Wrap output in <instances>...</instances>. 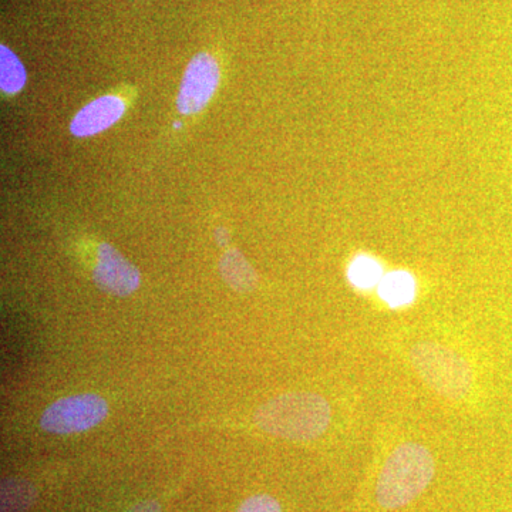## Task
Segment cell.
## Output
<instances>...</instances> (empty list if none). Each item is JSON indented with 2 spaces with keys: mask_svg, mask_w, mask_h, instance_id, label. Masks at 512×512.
Returning <instances> with one entry per match:
<instances>
[{
  "mask_svg": "<svg viewBox=\"0 0 512 512\" xmlns=\"http://www.w3.org/2000/svg\"><path fill=\"white\" fill-rule=\"evenodd\" d=\"M330 406L320 394H281L262 404L255 413L259 429L281 439L305 441L322 436L329 427Z\"/></svg>",
  "mask_w": 512,
  "mask_h": 512,
  "instance_id": "6da1fadb",
  "label": "cell"
},
{
  "mask_svg": "<svg viewBox=\"0 0 512 512\" xmlns=\"http://www.w3.org/2000/svg\"><path fill=\"white\" fill-rule=\"evenodd\" d=\"M436 464L419 443L400 444L387 457L377 477L376 500L384 510H399L424 493L433 481Z\"/></svg>",
  "mask_w": 512,
  "mask_h": 512,
  "instance_id": "7a4b0ae2",
  "label": "cell"
},
{
  "mask_svg": "<svg viewBox=\"0 0 512 512\" xmlns=\"http://www.w3.org/2000/svg\"><path fill=\"white\" fill-rule=\"evenodd\" d=\"M410 360L424 383L447 399L460 400L473 386V372L454 350L423 342L410 350Z\"/></svg>",
  "mask_w": 512,
  "mask_h": 512,
  "instance_id": "3957f363",
  "label": "cell"
},
{
  "mask_svg": "<svg viewBox=\"0 0 512 512\" xmlns=\"http://www.w3.org/2000/svg\"><path fill=\"white\" fill-rule=\"evenodd\" d=\"M107 414L109 406L99 394H76L47 407L40 419V427L53 434L82 433L100 424Z\"/></svg>",
  "mask_w": 512,
  "mask_h": 512,
  "instance_id": "277c9868",
  "label": "cell"
},
{
  "mask_svg": "<svg viewBox=\"0 0 512 512\" xmlns=\"http://www.w3.org/2000/svg\"><path fill=\"white\" fill-rule=\"evenodd\" d=\"M221 82V67L211 53L195 55L185 69L177 97V109L183 116H194L208 106Z\"/></svg>",
  "mask_w": 512,
  "mask_h": 512,
  "instance_id": "5b68a950",
  "label": "cell"
},
{
  "mask_svg": "<svg viewBox=\"0 0 512 512\" xmlns=\"http://www.w3.org/2000/svg\"><path fill=\"white\" fill-rule=\"evenodd\" d=\"M96 256L93 279L101 291L114 296H128L137 291L140 272L116 248L103 242L97 247Z\"/></svg>",
  "mask_w": 512,
  "mask_h": 512,
  "instance_id": "8992f818",
  "label": "cell"
},
{
  "mask_svg": "<svg viewBox=\"0 0 512 512\" xmlns=\"http://www.w3.org/2000/svg\"><path fill=\"white\" fill-rule=\"evenodd\" d=\"M126 101L116 94H106L84 106L70 124V133L77 138L97 136L113 127L126 113Z\"/></svg>",
  "mask_w": 512,
  "mask_h": 512,
  "instance_id": "52a82bcc",
  "label": "cell"
},
{
  "mask_svg": "<svg viewBox=\"0 0 512 512\" xmlns=\"http://www.w3.org/2000/svg\"><path fill=\"white\" fill-rule=\"evenodd\" d=\"M222 278L234 291L245 293L254 291L258 285V275L238 249H229L221 258Z\"/></svg>",
  "mask_w": 512,
  "mask_h": 512,
  "instance_id": "ba28073f",
  "label": "cell"
},
{
  "mask_svg": "<svg viewBox=\"0 0 512 512\" xmlns=\"http://www.w3.org/2000/svg\"><path fill=\"white\" fill-rule=\"evenodd\" d=\"M380 298L392 308L410 305L416 298L417 284L414 276L406 271H393L384 274L377 286Z\"/></svg>",
  "mask_w": 512,
  "mask_h": 512,
  "instance_id": "9c48e42d",
  "label": "cell"
},
{
  "mask_svg": "<svg viewBox=\"0 0 512 512\" xmlns=\"http://www.w3.org/2000/svg\"><path fill=\"white\" fill-rule=\"evenodd\" d=\"M36 500V490L23 478H5L0 487V512H26Z\"/></svg>",
  "mask_w": 512,
  "mask_h": 512,
  "instance_id": "30bf717a",
  "label": "cell"
},
{
  "mask_svg": "<svg viewBox=\"0 0 512 512\" xmlns=\"http://www.w3.org/2000/svg\"><path fill=\"white\" fill-rule=\"evenodd\" d=\"M28 73L18 56L8 46L0 45V89L8 96L22 92Z\"/></svg>",
  "mask_w": 512,
  "mask_h": 512,
  "instance_id": "8fae6325",
  "label": "cell"
},
{
  "mask_svg": "<svg viewBox=\"0 0 512 512\" xmlns=\"http://www.w3.org/2000/svg\"><path fill=\"white\" fill-rule=\"evenodd\" d=\"M383 266L377 259L369 255H357L348 268V278L350 284L362 291L379 286L383 279Z\"/></svg>",
  "mask_w": 512,
  "mask_h": 512,
  "instance_id": "7c38bea8",
  "label": "cell"
},
{
  "mask_svg": "<svg viewBox=\"0 0 512 512\" xmlns=\"http://www.w3.org/2000/svg\"><path fill=\"white\" fill-rule=\"evenodd\" d=\"M237 512H282V505L268 494H256L239 505Z\"/></svg>",
  "mask_w": 512,
  "mask_h": 512,
  "instance_id": "4fadbf2b",
  "label": "cell"
},
{
  "mask_svg": "<svg viewBox=\"0 0 512 512\" xmlns=\"http://www.w3.org/2000/svg\"><path fill=\"white\" fill-rule=\"evenodd\" d=\"M127 512H161V508L157 501L147 500L134 505Z\"/></svg>",
  "mask_w": 512,
  "mask_h": 512,
  "instance_id": "5bb4252c",
  "label": "cell"
},
{
  "mask_svg": "<svg viewBox=\"0 0 512 512\" xmlns=\"http://www.w3.org/2000/svg\"><path fill=\"white\" fill-rule=\"evenodd\" d=\"M215 239H217L218 245L225 247L229 241L227 229L218 228L217 231H215Z\"/></svg>",
  "mask_w": 512,
  "mask_h": 512,
  "instance_id": "9a60e30c",
  "label": "cell"
}]
</instances>
